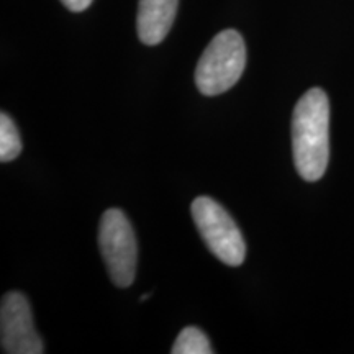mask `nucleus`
Returning <instances> with one entry per match:
<instances>
[{
    "label": "nucleus",
    "instance_id": "nucleus-1",
    "mask_svg": "<svg viewBox=\"0 0 354 354\" xmlns=\"http://www.w3.org/2000/svg\"><path fill=\"white\" fill-rule=\"evenodd\" d=\"M292 149L300 177L308 183L322 179L330 159V102L322 88H310L295 105Z\"/></svg>",
    "mask_w": 354,
    "mask_h": 354
},
{
    "label": "nucleus",
    "instance_id": "nucleus-2",
    "mask_svg": "<svg viewBox=\"0 0 354 354\" xmlns=\"http://www.w3.org/2000/svg\"><path fill=\"white\" fill-rule=\"evenodd\" d=\"M246 68V46L236 30H223L198 59L196 84L201 94L220 95L240 81Z\"/></svg>",
    "mask_w": 354,
    "mask_h": 354
},
{
    "label": "nucleus",
    "instance_id": "nucleus-3",
    "mask_svg": "<svg viewBox=\"0 0 354 354\" xmlns=\"http://www.w3.org/2000/svg\"><path fill=\"white\" fill-rule=\"evenodd\" d=\"M194 223L202 240L221 263L238 268L245 263L246 245L234 220L218 202L210 197H197L190 207Z\"/></svg>",
    "mask_w": 354,
    "mask_h": 354
},
{
    "label": "nucleus",
    "instance_id": "nucleus-4",
    "mask_svg": "<svg viewBox=\"0 0 354 354\" xmlns=\"http://www.w3.org/2000/svg\"><path fill=\"white\" fill-rule=\"evenodd\" d=\"M99 245L113 284L130 287L136 276L138 245L130 220L120 209H110L102 215Z\"/></svg>",
    "mask_w": 354,
    "mask_h": 354
},
{
    "label": "nucleus",
    "instance_id": "nucleus-5",
    "mask_svg": "<svg viewBox=\"0 0 354 354\" xmlns=\"http://www.w3.org/2000/svg\"><path fill=\"white\" fill-rule=\"evenodd\" d=\"M0 343L7 354H41L43 339L33 325L30 302L20 292H8L0 305Z\"/></svg>",
    "mask_w": 354,
    "mask_h": 354
},
{
    "label": "nucleus",
    "instance_id": "nucleus-6",
    "mask_svg": "<svg viewBox=\"0 0 354 354\" xmlns=\"http://www.w3.org/2000/svg\"><path fill=\"white\" fill-rule=\"evenodd\" d=\"M179 0H140L136 30L141 41L156 46L167 37L174 24Z\"/></svg>",
    "mask_w": 354,
    "mask_h": 354
},
{
    "label": "nucleus",
    "instance_id": "nucleus-7",
    "mask_svg": "<svg viewBox=\"0 0 354 354\" xmlns=\"http://www.w3.org/2000/svg\"><path fill=\"white\" fill-rule=\"evenodd\" d=\"M172 354H210L214 349L210 346L209 338L197 326H187L180 331L174 346L171 349Z\"/></svg>",
    "mask_w": 354,
    "mask_h": 354
},
{
    "label": "nucleus",
    "instance_id": "nucleus-8",
    "mask_svg": "<svg viewBox=\"0 0 354 354\" xmlns=\"http://www.w3.org/2000/svg\"><path fill=\"white\" fill-rule=\"evenodd\" d=\"M21 153L20 133L6 112L0 113V161L8 162Z\"/></svg>",
    "mask_w": 354,
    "mask_h": 354
},
{
    "label": "nucleus",
    "instance_id": "nucleus-9",
    "mask_svg": "<svg viewBox=\"0 0 354 354\" xmlns=\"http://www.w3.org/2000/svg\"><path fill=\"white\" fill-rule=\"evenodd\" d=\"M61 2H63L64 7H68L71 12H82L91 7L92 0H61Z\"/></svg>",
    "mask_w": 354,
    "mask_h": 354
},
{
    "label": "nucleus",
    "instance_id": "nucleus-10",
    "mask_svg": "<svg viewBox=\"0 0 354 354\" xmlns=\"http://www.w3.org/2000/svg\"><path fill=\"white\" fill-rule=\"evenodd\" d=\"M146 299H149V294H143V295H141V299H140V300H141V302H145Z\"/></svg>",
    "mask_w": 354,
    "mask_h": 354
}]
</instances>
